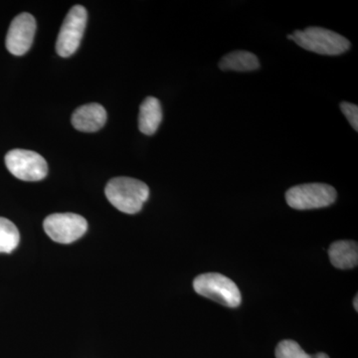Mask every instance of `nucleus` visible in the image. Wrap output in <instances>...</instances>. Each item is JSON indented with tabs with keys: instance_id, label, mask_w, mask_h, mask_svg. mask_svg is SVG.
Wrapping results in <instances>:
<instances>
[{
	"instance_id": "39448f33",
	"label": "nucleus",
	"mask_w": 358,
	"mask_h": 358,
	"mask_svg": "<svg viewBox=\"0 0 358 358\" xmlns=\"http://www.w3.org/2000/svg\"><path fill=\"white\" fill-rule=\"evenodd\" d=\"M88 13L82 6H75L66 16L58 34L56 51L61 57H70L79 48L86 28Z\"/></svg>"
},
{
	"instance_id": "20e7f679",
	"label": "nucleus",
	"mask_w": 358,
	"mask_h": 358,
	"mask_svg": "<svg viewBox=\"0 0 358 358\" xmlns=\"http://www.w3.org/2000/svg\"><path fill=\"white\" fill-rule=\"evenodd\" d=\"M336 189L324 183H308L294 186L286 193L287 203L296 210L324 208L334 203Z\"/></svg>"
},
{
	"instance_id": "dca6fc26",
	"label": "nucleus",
	"mask_w": 358,
	"mask_h": 358,
	"mask_svg": "<svg viewBox=\"0 0 358 358\" xmlns=\"http://www.w3.org/2000/svg\"><path fill=\"white\" fill-rule=\"evenodd\" d=\"M313 358H329V357L326 355V353H317V355L313 357Z\"/></svg>"
},
{
	"instance_id": "1a4fd4ad",
	"label": "nucleus",
	"mask_w": 358,
	"mask_h": 358,
	"mask_svg": "<svg viewBox=\"0 0 358 358\" xmlns=\"http://www.w3.org/2000/svg\"><path fill=\"white\" fill-rule=\"evenodd\" d=\"M107 122V112L100 103H93L81 106L72 115L75 129L84 133H95L103 128Z\"/></svg>"
},
{
	"instance_id": "4468645a",
	"label": "nucleus",
	"mask_w": 358,
	"mask_h": 358,
	"mask_svg": "<svg viewBox=\"0 0 358 358\" xmlns=\"http://www.w3.org/2000/svg\"><path fill=\"white\" fill-rule=\"evenodd\" d=\"M277 358H313L303 352V348L294 341H282L275 348Z\"/></svg>"
},
{
	"instance_id": "9b49d317",
	"label": "nucleus",
	"mask_w": 358,
	"mask_h": 358,
	"mask_svg": "<svg viewBox=\"0 0 358 358\" xmlns=\"http://www.w3.org/2000/svg\"><path fill=\"white\" fill-rule=\"evenodd\" d=\"M329 256L334 267L346 270L357 267L358 246L355 241L334 242L329 247Z\"/></svg>"
},
{
	"instance_id": "9d476101",
	"label": "nucleus",
	"mask_w": 358,
	"mask_h": 358,
	"mask_svg": "<svg viewBox=\"0 0 358 358\" xmlns=\"http://www.w3.org/2000/svg\"><path fill=\"white\" fill-rule=\"evenodd\" d=\"M162 109L160 102L154 96H148L141 103L138 114V129L147 136L157 133L162 124Z\"/></svg>"
},
{
	"instance_id": "f03ea898",
	"label": "nucleus",
	"mask_w": 358,
	"mask_h": 358,
	"mask_svg": "<svg viewBox=\"0 0 358 358\" xmlns=\"http://www.w3.org/2000/svg\"><path fill=\"white\" fill-rule=\"evenodd\" d=\"M301 48L315 52L320 55L338 56L350 50V40L338 33L327 28L308 27L303 30H296L294 34L288 35Z\"/></svg>"
},
{
	"instance_id": "0eeeda50",
	"label": "nucleus",
	"mask_w": 358,
	"mask_h": 358,
	"mask_svg": "<svg viewBox=\"0 0 358 358\" xmlns=\"http://www.w3.org/2000/svg\"><path fill=\"white\" fill-rule=\"evenodd\" d=\"M43 227L53 241L70 244L83 236L88 230V222L78 214L55 213L45 219Z\"/></svg>"
},
{
	"instance_id": "ddd939ff",
	"label": "nucleus",
	"mask_w": 358,
	"mask_h": 358,
	"mask_svg": "<svg viewBox=\"0 0 358 358\" xmlns=\"http://www.w3.org/2000/svg\"><path fill=\"white\" fill-rule=\"evenodd\" d=\"M20 241V231L8 219L0 217V253H11Z\"/></svg>"
},
{
	"instance_id": "f257e3e1",
	"label": "nucleus",
	"mask_w": 358,
	"mask_h": 358,
	"mask_svg": "<svg viewBox=\"0 0 358 358\" xmlns=\"http://www.w3.org/2000/svg\"><path fill=\"white\" fill-rule=\"evenodd\" d=\"M106 196L117 210L136 214L150 196V188L143 181L131 178L110 179L105 188Z\"/></svg>"
},
{
	"instance_id": "423d86ee",
	"label": "nucleus",
	"mask_w": 358,
	"mask_h": 358,
	"mask_svg": "<svg viewBox=\"0 0 358 358\" xmlns=\"http://www.w3.org/2000/svg\"><path fill=\"white\" fill-rule=\"evenodd\" d=\"M8 171L23 181H39L48 174V164L37 152L27 150H13L6 155Z\"/></svg>"
},
{
	"instance_id": "2eb2a0df",
	"label": "nucleus",
	"mask_w": 358,
	"mask_h": 358,
	"mask_svg": "<svg viewBox=\"0 0 358 358\" xmlns=\"http://www.w3.org/2000/svg\"><path fill=\"white\" fill-rule=\"evenodd\" d=\"M341 110L348 121L352 124L355 131H358V107L355 103L343 102L341 103Z\"/></svg>"
},
{
	"instance_id": "6e6552de",
	"label": "nucleus",
	"mask_w": 358,
	"mask_h": 358,
	"mask_svg": "<svg viewBox=\"0 0 358 358\" xmlns=\"http://www.w3.org/2000/svg\"><path fill=\"white\" fill-rule=\"evenodd\" d=\"M36 31V20L31 14L23 13L16 16L9 26L6 48L15 56H22L31 48Z\"/></svg>"
},
{
	"instance_id": "f8f14e48",
	"label": "nucleus",
	"mask_w": 358,
	"mask_h": 358,
	"mask_svg": "<svg viewBox=\"0 0 358 358\" xmlns=\"http://www.w3.org/2000/svg\"><path fill=\"white\" fill-rule=\"evenodd\" d=\"M219 68L222 71H236L250 72L260 68V62L255 54L248 51H233L224 56L219 62Z\"/></svg>"
},
{
	"instance_id": "7ed1b4c3",
	"label": "nucleus",
	"mask_w": 358,
	"mask_h": 358,
	"mask_svg": "<svg viewBox=\"0 0 358 358\" xmlns=\"http://www.w3.org/2000/svg\"><path fill=\"white\" fill-rule=\"evenodd\" d=\"M193 288L200 296L229 308L241 303V293L232 280L217 273L199 275L193 282Z\"/></svg>"
},
{
	"instance_id": "f3484780",
	"label": "nucleus",
	"mask_w": 358,
	"mask_h": 358,
	"mask_svg": "<svg viewBox=\"0 0 358 358\" xmlns=\"http://www.w3.org/2000/svg\"><path fill=\"white\" fill-rule=\"evenodd\" d=\"M357 301H358V298L357 296H355V301H353V306H355V310H357V312L358 310Z\"/></svg>"
}]
</instances>
